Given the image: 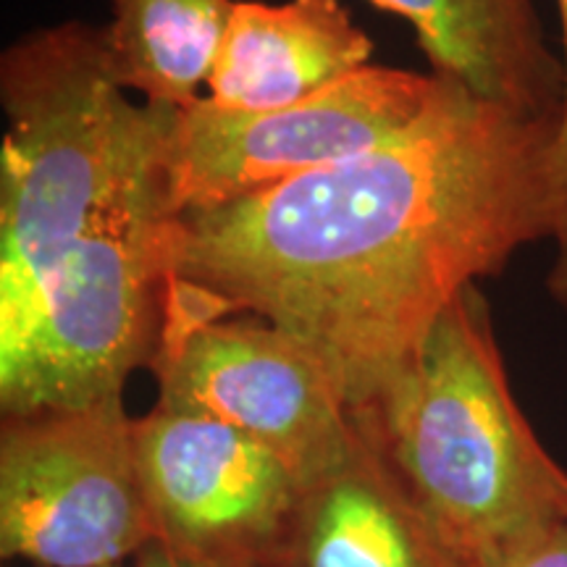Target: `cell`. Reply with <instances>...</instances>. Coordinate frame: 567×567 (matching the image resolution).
<instances>
[{
    "label": "cell",
    "mask_w": 567,
    "mask_h": 567,
    "mask_svg": "<svg viewBox=\"0 0 567 567\" xmlns=\"http://www.w3.org/2000/svg\"><path fill=\"white\" fill-rule=\"evenodd\" d=\"M557 126L439 76L434 103L400 137L176 216L168 274L287 331L360 408L460 292L555 239Z\"/></svg>",
    "instance_id": "6da1fadb"
},
{
    "label": "cell",
    "mask_w": 567,
    "mask_h": 567,
    "mask_svg": "<svg viewBox=\"0 0 567 567\" xmlns=\"http://www.w3.org/2000/svg\"><path fill=\"white\" fill-rule=\"evenodd\" d=\"M0 105V410L116 400L158 342L176 109L132 101L84 21L11 42Z\"/></svg>",
    "instance_id": "7a4b0ae2"
},
{
    "label": "cell",
    "mask_w": 567,
    "mask_h": 567,
    "mask_svg": "<svg viewBox=\"0 0 567 567\" xmlns=\"http://www.w3.org/2000/svg\"><path fill=\"white\" fill-rule=\"evenodd\" d=\"M350 415L463 567L567 520V471L517 405L478 284Z\"/></svg>",
    "instance_id": "3957f363"
},
{
    "label": "cell",
    "mask_w": 567,
    "mask_h": 567,
    "mask_svg": "<svg viewBox=\"0 0 567 567\" xmlns=\"http://www.w3.org/2000/svg\"><path fill=\"white\" fill-rule=\"evenodd\" d=\"M151 371L155 405L243 431L302 484L339 463L358 434L344 394L308 347L174 274Z\"/></svg>",
    "instance_id": "277c9868"
},
{
    "label": "cell",
    "mask_w": 567,
    "mask_h": 567,
    "mask_svg": "<svg viewBox=\"0 0 567 567\" xmlns=\"http://www.w3.org/2000/svg\"><path fill=\"white\" fill-rule=\"evenodd\" d=\"M124 400L3 415L0 555L34 567L126 565L153 542Z\"/></svg>",
    "instance_id": "5b68a950"
},
{
    "label": "cell",
    "mask_w": 567,
    "mask_h": 567,
    "mask_svg": "<svg viewBox=\"0 0 567 567\" xmlns=\"http://www.w3.org/2000/svg\"><path fill=\"white\" fill-rule=\"evenodd\" d=\"M434 71L365 66L308 101L229 111L208 97L176 111L168 189L176 216L268 193L400 137L429 111Z\"/></svg>",
    "instance_id": "8992f818"
},
{
    "label": "cell",
    "mask_w": 567,
    "mask_h": 567,
    "mask_svg": "<svg viewBox=\"0 0 567 567\" xmlns=\"http://www.w3.org/2000/svg\"><path fill=\"white\" fill-rule=\"evenodd\" d=\"M155 542L184 567H264L302 481L252 436L155 405L132 421Z\"/></svg>",
    "instance_id": "52a82bcc"
},
{
    "label": "cell",
    "mask_w": 567,
    "mask_h": 567,
    "mask_svg": "<svg viewBox=\"0 0 567 567\" xmlns=\"http://www.w3.org/2000/svg\"><path fill=\"white\" fill-rule=\"evenodd\" d=\"M358 431V429H354ZM264 567H463L368 439L302 484Z\"/></svg>",
    "instance_id": "ba28073f"
},
{
    "label": "cell",
    "mask_w": 567,
    "mask_h": 567,
    "mask_svg": "<svg viewBox=\"0 0 567 567\" xmlns=\"http://www.w3.org/2000/svg\"><path fill=\"white\" fill-rule=\"evenodd\" d=\"M373 40L342 0L234 3L208 101L229 111H276L302 103L371 66Z\"/></svg>",
    "instance_id": "9c48e42d"
},
{
    "label": "cell",
    "mask_w": 567,
    "mask_h": 567,
    "mask_svg": "<svg viewBox=\"0 0 567 567\" xmlns=\"http://www.w3.org/2000/svg\"><path fill=\"white\" fill-rule=\"evenodd\" d=\"M413 27L431 71L473 95L536 118H557L563 59L534 0H371Z\"/></svg>",
    "instance_id": "30bf717a"
},
{
    "label": "cell",
    "mask_w": 567,
    "mask_h": 567,
    "mask_svg": "<svg viewBox=\"0 0 567 567\" xmlns=\"http://www.w3.org/2000/svg\"><path fill=\"white\" fill-rule=\"evenodd\" d=\"M237 0H111L103 42L113 80L145 103L200 101Z\"/></svg>",
    "instance_id": "8fae6325"
},
{
    "label": "cell",
    "mask_w": 567,
    "mask_h": 567,
    "mask_svg": "<svg viewBox=\"0 0 567 567\" xmlns=\"http://www.w3.org/2000/svg\"><path fill=\"white\" fill-rule=\"evenodd\" d=\"M559 17V59L565 71V97L559 111L557 126V176H559V224L551 239L555 245V260L547 274V292L551 302L567 313V0H555Z\"/></svg>",
    "instance_id": "7c38bea8"
},
{
    "label": "cell",
    "mask_w": 567,
    "mask_h": 567,
    "mask_svg": "<svg viewBox=\"0 0 567 567\" xmlns=\"http://www.w3.org/2000/svg\"><path fill=\"white\" fill-rule=\"evenodd\" d=\"M478 567H567V520L536 530Z\"/></svg>",
    "instance_id": "4fadbf2b"
},
{
    "label": "cell",
    "mask_w": 567,
    "mask_h": 567,
    "mask_svg": "<svg viewBox=\"0 0 567 567\" xmlns=\"http://www.w3.org/2000/svg\"><path fill=\"white\" fill-rule=\"evenodd\" d=\"M132 567H184L179 559H174L166 549L161 547L158 542L147 544V547L140 549V555L132 559Z\"/></svg>",
    "instance_id": "5bb4252c"
},
{
    "label": "cell",
    "mask_w": 567,
    "mask_h": 567,
    "mask_svg": "<svg viewBox=\"0 0 567 567\" xmlns=\"http://www.w3.org/2000/svg\"><path fill=\"white\" fill-rule=\"evenodd\" d=\"M111 567H132V563H126V565H111Z\"/></svg>",
    "instance_id": "9a60e30c"
}]
</instances>
